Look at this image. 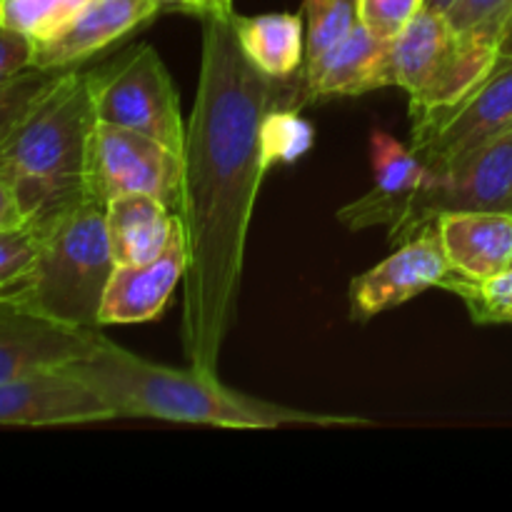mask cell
Returning <instances> with one entry per match:
<instances>
[{"label":"cell","mask_w":512,"mask_h":512,"mask_svg":"<svg viewBox=\"0 0 512 512\" xmlns=\"http://www.w3.org/2000/svg\"><path fill=\"white\" fill-rule=\"evenodd\" d=\"M233 13H205L198 95L188 120L178 208L188 250L183 348L193 368L215 373L233 323L250 218L263 178L265 115L303 108V83L260 73L238 43Z\"/></svg>","instance_id":"1"},{"label":"cell","mask_w":512,"mask_h":512,"mask_svg":"<svg viewBox=\"0 0 512 512\" xmlns=\"http://www.w3.org/2000/svg\"><path fill=\"white\" fill-rule=\"evenodd\" d=\"M75 375L98 390L118 418H155L170 423L213 425L230 430H275L290 425H370V420L320 415L250 398L220 383L215 373L190 365L188 370L150 363L130 350L100 340L83 360L68 365Z\"/></svg>","instance_id":"2"},{"label":"cell","mask_w":512,"mask_h":512,"mask_svg":"<svg viewBox=\"0 0 512 512\" xmlns=\"http://www.w3.org/2000/svg\"><path fill=\"white\" fill-rule=\"evenodd\" d=\"M98 113L93 70H60L55 83L0 143V175L28 223L88 195V158Z\"/></svg>","instance_id":"3"},{"label":"cell","mask_w":512,"mask_h":512,"mask_svg":"<svg viewBox=\"0 0 512 512\" xmlns=\"http://www.w3.org/2000/svg\"><path fill=\"white\" fill-rule=\"evenodd\" d=\"M105 205L88 193L35 223L38 255L3 298L60 325L100 330V303L115 270Z\"/></svg>","instance_id":"4"},{"label":"cell","mask_w":512,"mask_h":512,"mask_svg":"<svg viewBox=\"0 0 512 512\" xmlns=\"http://www.w3.org/2000/svg\"><path fill=\"white\" fill-rule=\"evenodd\" d=\"M498 55L495 45L458 33L445 13L423 8L390 40V85L408 93L418 120L468 95Z\"/></svg>","instance_id":"5"},{"label":"cell","mask_w":512,"mask_h":512,"mask_svg":"<svg viewBox=\"0 0 512 512\" xmlns=\"http://www.w3.org/2000/svg\"><path fill=\"white\" fill-rule=\"evenodd\" d=\"M93 93L98 123L148 135L183 158L188 125L173 78L155 48L138 45L108 68L93 70Z\"/></svg>","instance_id":"6"},{"label":"cell","mask_w":512,"mask_h":512,"mask_svg":"<svg viewBox=\"0 0 512 512\" xmlns=\"http://www.w3.org/2000/svg\"><path fill=\"white\" fill-rule=\"evenodd\" d=\"M445 213H512V128L435 175L390 225V243L423 233Z\"/></svg>","instance_id":"7"},{"label":"cell","mask_w":512,"mask_h":512,"mask_svg":"<svg viewBox=\"0 0 512 512\" xmlns=\"http://www.w3.org/2000/svg\"><path fill=\"white\" fill-rule=\"evenodd\" d=\"M512 128V55H498L490 73L455 105L418 118L410 148L433 170L448 165Z\"/></svg>","instance_id":"8"},{"label":"cell","mask_w":512,"mask_h":512,"mask_svg":"<svg viewBox=\"0 0 512 512\" xmlns=\"http://www.w3.org/2000/svg\"><path fill=\"white\" fill-rule=\"evenodd\" d=\"M183 158L135 130L98 123L90 140L88 193L105 200L118 195H155L170 208H178Z\"/></svg>","instance_id":"9"},{"label":"cell","mask_w":512,"mask_h":512,"mask_svg":"<svg viewBox=\"0 0 512 512\" xmlns=\"http://www.w3.org/2000/svg\"><path fill=\"white\" fill-rule=\"evenodd\" d=\"M455 275L443 240L435 225L423 233L398 243V248L378 263L365 270L350 283V310L353 318L368 320L390 308L418 298L430 288H443Z\"/></svg>","instance_id":"10"},{"label":"cell","mask_w":512,"mask_h":512,"mask_svg":"<svg viewBox=\"0 0 512 512\" xmlns=\"http://www.w3.org/2000/svg\"><path fill=\"white\" fill-rule=\"evenodd\" d=\"M118 418L108 400L65 368L0 383V425H83Z\"/></svg>","instance_id":"11"},{"label":"cell","mask_w":512,"mask_h":512,"mask_svg":"<svg viewBox=\"0 0 512 512\" xmlns=\"http://www.w3.org/2000/svg\"><path fill=\"white\" fill-rule=\"evenodd\" d=\"M103 338L100 330L60 325L0 298V383L88 358Z\"/></svg>","instance_id":"12"},{"label":"cell","mask_w":512,"mask_h":512,"mask_svg":"<svg viewBox=\"0 0 512 512\" xmlns=\"http://www.w3.org/2000/svg\"><path fill=\"white\" fill-rule=\"evenodd\" d=\"M370 163L375 178L373 188L363 198L338 210V220L350 230L395 225L435 178L433 170L410 145L400 143L385 130H375L370 135Z\"/></svg>","instance_id":"13"},{"label":"cell","mask_w":512,"mask_h":512,"mask_svg":"<svg viewBox=\"0 0 512 512\" xmlns=\"http://www.w3.org/2000/svg\"><path fill=\"white\" fill-rule=\"evenodd\" d=\"M300 83L303 105L390 88V40L358 23L333 48L303 65Z\"/></svg>","instance_id":"14"},{"label":"cell","mask_w":512,"mask_h":512,"mask_svg":"<svg viewBox=\"0 0 512 512\" xmlns=\"http://www.w3.org/2000/svg\"><path fill=\"white\" fill-rule=\"evenodd\" d=\"M188 270L183 228L178 225L173 240L158 258L148 263L115 265L100 303V328L103 325H135L158 318L173 298L175 288Z\"/></svg>","instance_id":"15"},{"label":"cell","mask_w":512,"mask_h":512,"mask_svg":"<svg viewBox=\"0 0 512 512\" xmlns=\"http://www.w3.org/2000/svg\"><path fill=\"white\" fill-rule=\"evenodd\" d=\"M158 10V0H90L55 38L33 45L30 65L53 73L73 68L133 33Z\"/></svg>","instance_id":"16"},{"label":"cell","mask_w":512,"mask_h":512,"mask_svg":"<svg viewBox=\"0 0 512 512\" xmlns=\"http://www.w3.org/2000/svg\"><path fill=\"white\" fill-rule=\"evenodd\" d=\"M435 228L460 278L485 283L512 268V213H445Z\"/></svg>","instance_id":"17"},{"label":"cell","mask_w":512,"mask_h":512,"mask_svg":"<svg viewBox=\"0 0 512 512\" xmlns=\"http://www.w3.org/2000/svg\"><path fill=\"white\" fill-rule=\"evenodd\" d=\"M110 250L115 265L148 263L173 240L180 220L168 203L155 195H118L105 205Z\"/></svg>","instance_id":"18"},{"label":"cell","mask_w":512,"mask_h":512,"mask_svg":"<svg viewBox=\"0 0 512 512\" xmlns=\"http://www.w3.org/2000/svg\"><path fill=\"white\" fill-rule=\"evenodd\" d=\"M233 28L245 58L275 80L298 78L308 55L305 18L300 13H233Z\"/></svg>","instance_id":"19"},{"label":"cell","mask_w":512,"mask_h":512,"mask_svg":"<svg viewBox=\"0 0 512 512\" xmlns=\"http://www.w3.org/2000/svg\"><path fill=\"white\" fill-rule=\"evenodd\" d=\"M90 0H0V23L33 45L55 38Z\"/></svg>","instance_id":"20"},{"label":"cell","mask_w":512,"mask_h":512,"mask_svg":"<svg viewBox=\"0 0 512 512\" xmlns=\"http://www.w3.org/2000/svg\"><path fill=\"white\" fill-rule=\"evenodd\" d=\"M313 143V125L300 115L298 108L278 105L265 115L263 128H260V150H263V163L268 170H273L275 165L295 163L313 148Z\"/></svg>","instance_id":"21"},{"label":"cell","mask_w":512,"mask_h":512,"mask_svg":"<svg viewBox=\"0 0 512 512\" xmlns=\"http://www.w3.org/2000/svg\"><path fill=\"white\" fill-rule=\"evenodd\" d=\"M305 63L343 40L358 25V0H305Z\"/></svg>","instance_id":"22"},{"label":"cell","mask_w":512,"mask_h":512,"mask_svg":"<svg viewBox=\"0 0 512 512\" xmlns=\"http://www.w3.org/2000/svg\"><path fill=\"white\" fill-rule=\"evenodd\" d=\"M58 73L40 68H25L10 78L0 80V143L20 123L35 100L55 83Z\"/></svg>","instance_id":"23"},{"label":"cell","mask_w":512,"mask_h":512,"mask_svg":"<svg viewBox=\"0 0 512 512\" xmlns=\"http://www.w3.org/2000/svg\"><path fill=\"white\" fill-rule=\"evenodd\" d=\"M510 13L512 0H455L445 15L458 33L485 40L498 48L500 30L508 23Z\"/></svg>","instance_id":"24"},{"label":"cell","mask_w":512,"mask_h":512,"mask_svg":"<svg viewBox=\"0 0 512 512\" xmlns=\"http://www.w3.org/2000/svg\"><path fill=\"white\" fill-rule=\"evenodd\" d=\"M40 248V230L25 220L23 225L0 233V298L28 273Z\"/></svg>","instance_id":"25"},{"label":"cell","mask_w":512,"mask_h":512,"mask_svg":"<svg viewBox=\"0 0 512 512\" xmlns=\"http://www.w3.org/2000/svg\"><path fill=\"white\" fill-rule=\"evenodd\" d=\"M425 0H358V23L373 35L393 40L423 10Z\"/></svg>","instance_id":"26"},{"label":"cell","mask_w":512,"mask_h":512,"mask_svg":"<svg viewBox=\"0 0 512 512\" xmlns=\"http://www.w3.org/2000/svg\"><path fill=\"white\" fill-rule=\"evenodd\" d=\"M30 60H33V43L0 23V80L25 68H33Z\"/></svg>","instance_id":"27"},{"label":"cell","mask_w":512,"mask_h":512,"mask_svg":"<svg viewBox=\"0 0 512 512\" xmlns=\"http://www.w3.org/2000/svg\"><path fill=\"white\" fill-rule=\"evenodd\" d=\"M23 223H25V215H23V210H20L18 198H15V193H13V188H10L8 180L0 175V233L18 228V225H23Z\"/></svg>","instance_id":"28"},{"label":"cell","mask_w":512,"mask_h":512,"mask_svg":"<svg viewBox=\"0 0 512 512\" xmlns=\"http://www.w3.org/2000/svg\"><path fill=\"white\" fill-rule=\"evenodd\" d=\"M160 8H180V10H188V13L200 15L210 13L213 10V0H158Z\"/></svg>","instance_id":"29"},{"label":"cell","mask_w":512,"mask_h":512,"mask_svg":"<svg viewBox=\"0 0 512 512\" xmlns=\"http://www.w3.org/2000/svg\"><path fill=\"white\" fill-rule=\"evenodd\" d=\"M498 53H500V55H512V13H510L508 23H505L503 30H500Z\"/></svg>","instance_id":"30"},{"label":"cell","mask_w":512,"mask_h":512,"mask_svg":"<svg viewBox=\"0 0 512 512\" xmlns=\"http://www.w3.org/2000/svg\"><path fill=\"white\" fill-rule=\"evenodd\" d=\"M455 5V0H425L423 8L428 10H435V13H448L450 8Z\"/></svg>","instance_id":"31"},{"label":"cell","mask_w":512,"mask_h":512,"mask_svg":"<svg viewBox=\"0 0 512 512\" xmlns=\"http://www.w3.org/2000/svg\"><path fill=\"white\" fill-rule=\"evenodd\" d=\"M230 10H233V0H213L210 13H230Z\"/></svg>","instance_id":"32"}]
</instances>
